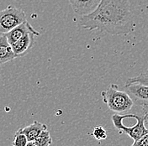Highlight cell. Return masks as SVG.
I'll return each instance as SVG.
<instances>
[{
    "label": "cell",
    "instance_id": "cell-2",
    "mask_svg": "<svg viewBox=\"0 0 148 146\" xmlns=\"http://www.w3.org/2000/svg\"><path fill=\"white\" fill-rule=\"evenodd\" d=\"M103 102L108 108L117 113L127 112L134 106V101L125 91H122L115 84L110 86L101 92Z\"/></svg>",
    "mask_w": 148,
    "mask_h": 146
},
{
    "label": "cell",
    "instance_id": "cell-12",
    "mask_svg": "<svg viewBox=\"0 0 148 146\" xmlns=\"http://www.w3.org/2000/svg\"><path fill=\"white\" fill-rule=\"evenodd\" d=\"M28 142L27 137L23 132V128H18L14 137L13 146H25Z\"/></svg>",
    "mask_w": 148,
    "mask_h": 146
},
{
    "label": "cell",
    "instance_id": "cell-17",
    "mask_svg": "<svg viewBox=\"0 0 148 146\" xmlns=\"http://www.w3.org/2000/svg\"><path fill=\"white\" fill-rule=\"evenodd\" d=\"M25 146H37V145H36L34 144V142H33V141H29V142L27 143V145H26Z\"/></svg>",
    "mask_w": 148,
    "mask_h": 146
},
{
    "label": "cell",
    "instance_id": "cell-16",
    "mask_svg": "<svg viewBox=\"0 0 148 146\" xmlns=\"http://www.w3.org/2000/svg\"><path fill=\"white\" fill-rule=\"evenodd\" d=\"M142 107V115L144 117V123H145V126L146 128L148 129V103L147 104H144V105H141Z\"/></svg>",
    "mask_w": 148,
    "mask_h": 146
},
{
    "label": "cell",
    "instance_id": "cell-3",
    "mask_svg": "<svg viewBox=\"0 0 148 146\" xmlns=\"http://www.w3.org/2000/svg\"><path fill=\"white\" fill-rule=\"evenodd\" d=\"M128 116L130 118H133L136 120V123L134 126L129 127L124 124L123 121L125 119V115H120L116 113L112 116V122L114 123V126L120 131V133L127 134L131 138H133L134 141L142 137L144 134H147L148 129L145 126L143 115L132 113V114H128Z\"/></svg>",
    "mask_w": 148,
    "mask_h": 146
},
{
    "label": "cell",
    "instance_id": "cell-11",
    "mask_svg": "<svg viewBox=\"0 0 148 146\" xmlns=\"http://www.w3.org/2000/svg\"><path fill=\"white\" fill-rule=\"evenodd\" d=\"M33 142L37 146H50L52 143V138L51 137L50 132L47 129H45L36 138Z\"/></svg>",
    "mask_w": 148,
    "mask_h": 146
},
{
    "label": "cell",
    "instance_id": "cell-10",
    "mask_svg": "<svg viewBox=\"0 0 148 146\" xmlns=\"http://www.w3.org/2000/svg\"><path fill=\"white\" fill-rule=\"evenodd\" d=\"M45 129H47V126L38 121H34L33 123L23 128V132L27 137L28 141H34L36 138Z\"/></svg>",
    "mask_w": 148,
    "mask_h": 146
},
{
    "label": "cell",
    "instance_id": "cell-4",
    "mask_svg": "<svg viewBox=\"0 0 148 146\" xmlns=\"http://www.w3.org/2000/svg\"><path fill=\"white\" fill-rule=\"evenodd\" d=\"M26 20V14L23 9L9 5L6 9L0 10V34L8 33Z\"/></svg>",
    "mask_w": 148,
    "mask_h": 146
},
{
    "label": "cell",
    "instance_id": "cell-1",
    "mask_svg": "<svg viewBox=\"0 0 148 146\" xmlns=\"http://www.w3.org/2000/svg\"><path fill=\"white\" fill-rule=\"evenodd\" d=\"M80 24L83 29L111 35H127L135 27L130 0H101L93 12L82 16Z\"/></svg>",
    "mask_w": 148,
    "mask_h": 146
},
{
    "label": "cell",
    "instance_id": "cell-5",
    "mask_svg": "<svg viewBox=\"0 0 148 146\" xmlns=\"http://www.w3.org/2000/svg\"><path fill=\"white\" fill-rule=\"evenodd\" d=\"M125 91L130 95L133 101H136V103L144 105L148 103V86L140 83H126Z\"/></svg>",
    "mask_w": 148,
    "mask_h": 146
},
{
    "label": "cell",
    "instance_id": "cell-13",
    "mask_svg": "<svg viewBox=\"0 0 148 146\" xmlns=\"http://www.w3.org/2000/svg\"><path fill=\"white\" fill-rule=\"evenodd\" d=\"M133 82L140 83V84L148 86V72L141 73L136 76L130 77L126 81V83H133Z\"/></svg>",
    "mask_w": 148,
    "mask_h": 146
},
{
    "label": "cell",
    "instance_id": "cell-6",
    "mask_svg": "<svg viewBox=\"0 0 148 146\" xmlns=\"http://www.w3.org/2000/svg\"><path fill=\"white\" fill-rule=\"evenodd\" d=\"M29 33H33L36 36H39L40 35V32L36 31L34 28L31 26V25L29 23H28V21L26 20V21L23 22L22 24H20L18 26L14 28L9 32L4 34V35L7 38L8 41L9 42V44L12 45L14 42H16L18 40H19L21 37H23L25 35L29 34Z\"/></svg>",
    "mask_w": 148,
    "mask_h": 146
},
{
    "label": "cell",
    "instance_id": "cell-15",
    "mask_svg": "<svg viewBox=\"0 0 148 146\" xmlns=\"http://www.w3.org/2000/svg\"><path fill=\"white\" fill-rule=\"evenodd\" d=\"M130 146H148V133L138 139L135 140Z\"/></svg>",
    "mask_w": 148,
    "mask_h": 146
},
{
    "label": "cell",
    "instance_id": "cell-14",
    "mask_svg": "<svg viewBox=\"0 0 148 146\" xmlns=\"http://www.w3.org/2000/svg\"><path fill=\"white\" fill-rule=\"evenodd\" d=\"M92 135L97 140H103L107 138V132L102 126H96L92 129Z\"/></svg>",
    "mask_w": 148,
    "mask_h": 146
},
{
    "label": "cell",
    "instance_id": "cell-7",
    "mask_svg": "<svg viewBox=\"0 0 148 146\" xmlns=\"http://www.w3.org/2000/svg\"><path fill=\"white\" fill-rule=\"evenodd\" d=\"M101 0H69L73 11L80 16L88 15L99 6Z\"/></svg>",
    "mask_w": 148,
    "mask_h": 146
},
{
    "label": "cell",
    "instance_id": "cell-8",
    "mask_svg": "<svg viewBox=\"0 0 148 146\" xmlns=\"http://www.w3.org/2000/svg\"><path fill=\"white\" fill-rule=\"evenodd\" d=\"M35 37H36L35 34L29 33L11 45L14 52L17 55V56L24 55L33 46L35 42Z\"/></svg>",
    "mask_w": 148,
    "mask_h": 146
},
{
    "label": "cell",
    "instance_id": "cell-9",
    "mask_svg": "<svg viewBox=\"0 0 148 146\" xmlns=\"http://www.w3.org/2000/svg\"><path fill=\"white\" fill-rule=\"evenodd\" d=\"M17 57L5 35L0 34V65L11 61Z\"/></svg>",
    "mask_w": 148,
    "mask_h": 146
}]
</instances>
